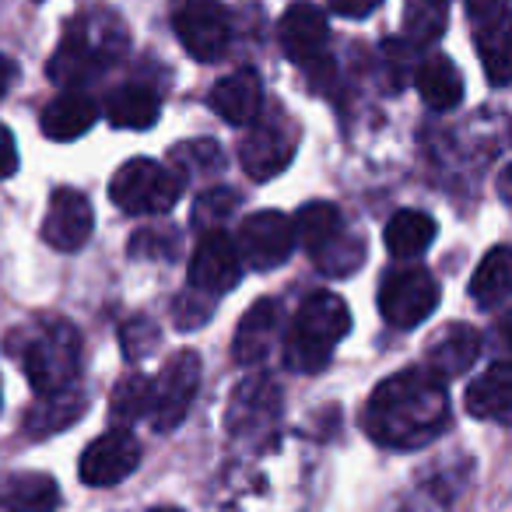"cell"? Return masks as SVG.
<instances>
[{"mask_svg": "<svg viewBox=\"0 0 512 512\" xmlns=\"http://www.w3.org/2000/svg\"><path fill=\"white\" fill-rule=\"evenodd\" d=\"M365 432L386 449H421L449 425L446 383L432 369H404L386 376L365 404Z\"/></svg>", "mask_w": 512, "mask_h": 512, "instance_id": "obj_1", "label": "cell"}, {"mask_svg": "<svg viewBox=\"0 0 512 512\" xmlns=\"http://www.w3.org/2000/svg\"><path fill=\"white\" fill-rule=\"evenodd\" d=\"M4 351L22 365L36 393H57L81 376V334L71 320L36 316L4 337Z\"/></svg>", "mask_w": 512, "mask_h": 512, "instance_id": "obj_2", "label": "cell"}, {"mask_svg": "<svg viewBox=\"0 0 512 512\" xmlns=\"http://www.w3.org/2000/svg\"><path fill=\"white\" fill-rule=\"evenodd\" d=\"M127 53V25L109 8H85L64 25L57 53L50 60V78L64 88L95 78Z\"/></svg>", "mask_w": 512, "mask_h": 512, "instance_id": "obj_3", "label": "cell"}, {"mask_svg": "<svg viewBox=\"0 0 512 512\" xmlns=\"http://www.w3.org/2000/svg\"><path fill=\"white\" fill-rule=\"evenodd\" d=\"M351 330V309L334 292H313L302 299L285 334V365L292 372H320L334 358L337 341Z\"/></svg>", "mask_w": 512, "mask_h": 512, "instance_id": "obj_4", "label": "cell"}, {"mask_svg": "<svg viewBox=\"0 0 512 512\" xmlns=\"http://www.w3.org/2000/svg\"><path fill=\"white\" fill-rule=\"evenodd\" d=\"M186 179L151 158H130L109 179V200L123 214H165L183 197Z\"/></svg>", "mask_w": 512, "mask_h": 512, "instance_id": "obj_5", "label": "cell"}, {"mask_svg": "<svg viewBox=\"0 0 512 512\" xmlns=\"http://www.w3.org/2000/svg\"><path fill=\"white\" fill-rule=\"evenodd\" d=\"M442 292L439 281L425 267H400L390 271L379 285V313L390 327L414 330L435 313Z\"/></svg>", "mask_w": 512, "mask_h": 512, "instance_id": "obj_6", "label": "cell"}, {"mask_svg": "<svg viewBox=\"0 0 512 512\" xmlns=\"http://www.w3.org/2000/svg\"><path fill=\"white\" fill-rule=\"evenodd\" d=\"M197 390H200V355L197 351H176L162 365L158 379H151V411H148L151 425L158 432H172L176 425H183Z\"/></svg>", "mask_w": 512, "mask_h": 512, "instance_id": "obj_7", "label": "cell"}, {"mask_svg": "<svg viewBox=\"0 0 512 512\" xmlns=\"http://www.w3.org/2000/svg\"><path fill=\"white\" fill-rule=\"evenodd\" d=\"M183 50L200 64H214L232 46V22L218 0H186L172 18Z\"/></svg>", "mask_w": 512, "mask_h": 512, "instance_id": "obj_8", "label": "cell"}, {"mask_svg": "<svg viewBox=\"0 0 512 512\" xmlns=\"http://www.w3.org/2000/svg\"><path fill=\"white\" fill-rule=\"evenodd\" d=\"M239 249L242 264L253 271H274L292 256L295 249V228L281 211H256L239 225Z\"/></svg>", "mask_w": 512, "mask_h": 512, "instance_id": "obj_9", "label": "cell"}, {"mask_svg": "<svg viewBox=\"0 0 512 512\" xmlns=\"http://www.w3.org/2000/svg\"><path fill=\"white\" fill-rule=\"evenodd\" d=\"M141 467V442L130 428H109L81 453L78 474L88 488H113Z\"/></svg>", "mask_w": 512, "mask_h": 512, "instance_id": "obj_10", "label": "cell"}, {"mask_svg": "<svg viewBox=\"0 0 512 512\" xmlns=\"http://www.w3.org/2000/svg\"><path fill=\"white\" fill-rule=\"evenodd\" d=\"M186 274H190V288L218 299V295L232 292V288L239 285L242 256L225 232H204L190 256V271Z\"/></svg>", "mask_w": 512, "mask_h": 512, "instance_id": "obj_11", "label": "cell"}, {"mask_svg": "<svg viewBox=\"0 0 512 512\" xmlns=\"http://www.w3.org/2000/svg\"><path fill=\"white\" fill-rule=\"evenodd\" d=\"M281 414V386L274 383L271 376H249L242 379L232 390V400H228V432L246 439V435H256L271 428Z\"/></svg>", "mask_w": 512, "mask_h": 512, "instance_id": "obj_12", "label": "cell"}, {"mask_svg": "<svg viewBox=\"0 0 512 512\" xmlns=\"http://www.w3.org/2000/svg\"><path fill=\"white\" fill-rule=\"evenodd\" d=\"M92 228H95V211L85 193L71 190V186L53 193L50 211H46V218H43V239L50 242L53 249H60V253H78V249L92 239Z\"/></svg>", "mask_w": 512, "mask_h": 512, "instance_id": "obj_13", "label": "cell"}, {"mask_svg": "<svg viewBox=\"0 0 512 512\" xmlns=\"http://www.w3.org/2000/svg\"><path fill=\"white\" fill-rule=\"evenodd\" d=\"M278 36H281V50L299 67L327 64L330 29H327L323 11H316L313 4H292V8L281 15Z\"/></svg>", "mask_w": 512, "mask_h": 512, "instance_id": "obj_14", "label": "cell"}, {"mask_svg": "<svg viewBox=\"0 0 512 512\" xmlns=\"http://www.w3.org/2000/svg\"><path fill=\"white\" fill-rule=\"evenodd\" d=\"M207 106L228 123V127H249V123L260 116L264 109V81L260 74L242 67V71H232L228 78H221L218 85L207 95Z\"/></svg>", "mask_w": 512, "mask_h": 512, "instance_id": "obj_15", "label": "cell"}, {"mask_svg": "<svg viewBox=\"0 0 512 512\" xmlns=\"http://www.w3.org/2000/svg\"><path fill=\"white\" fill-rule=\"evenodd\" d=\"M281 334V306L274 299H260L249 306V313L239 320L232 337L235 365H260L271 355L274 341Z\"/></svg>", "mask_w": 512, "mask_h": 512, "instance_id": "obj_16", "label": "cell"}, {"mask_svg": "<svg viewBox=\"0 0 512 512\" xmlns=\"http://www.w3.org/2000/svg\"><path fill=\"white\" fill-rule=\"evenodd\" d=\"M88 411V397L78 386H67L57 393H39L36 404L25 411L22 418V432L29 439H50V435L71 428L74 421H81V414Z\"/></svg>", "mask_w": 512, "mask_h": 512, "instance_id": "obj_17", "label": "cell"}, {"mask_svg": "<svg viewBox=\"0 0 512 512\" xmlns=\"http://www.w3.org/2000/svg\"><path fill=\"white\" fill-rule=\"evenodd\" d=\"M467 414L481 421H495V425H509L512 421V365L495 362L467 386Z\"/></svg>", "mask_w": 512, "mask_h": 512, "instance_id": "obj_18", "label": "cell"}, {"mask_svg": "<svg viewBox=\"0 0 512 512\" xmlns=\"http://www.w3.org/2000/svg\"><path fill=\"white\" fill-rule=\"evenodd\" d=\"M64 495L57 481L39 470H15L0 477V509L4 512H57Z\"/></svg>", "mask_w": 512, "mask_h": 512, "instance_id": "obj_19", "label": "cell"}, {"mask_svg": "<svg viewBox=\"0 0 512 512\" xmlns=\"http://www.w3.org/2000/svg\"><path fill=\"white\" fill-rule=\"evenodd\" d=\"M477 355H481V334L467 323H449L446 330L435 334L425 369H432L439 379H453L463 376L477 362Z\"/></svg>", "mask_w": 512, "mask_h": 512, "instance_id": "obj_20", "label": "cell"}, {"mask_svg": "<svg viewBox=\"0 0 512 512\" xmlns=\"http://www.w3.org/2000/svg\"><path fill=\"white\" fill-rule=\"evenodd\" d=\"M292 158H295V144L274 127L253 130V134H246V137H242V144H239L242 169H246V176L256 179V183H267V179H274L288 162H292Z\"/></svg>", "mask_w": 512, "mask_h": 512, "instance_id": "obj_21", "label": "cell"}, {"mask_svg": "<svg viewBox=\"0 0 512 512\" xmlns=\"http://www.w3.org/2000/svg\"><path fill=\"white\" fill-rule=\"evenodd\" d=\"M95 120H99V109L85 92H60L53 102H46L39 123L50 141H78L95 127Z\"/></svg>", "mask_w": 512, "mask_h": 512, "instance_id": "obj_22", "label": "cell"}, {"mask_svg": "<svg viewBox=\"0 0 512 512\" xmlns=\"http://www.w3.org/2000/svg\"><path fill=\"white\" fill-rule=\"evenodd\" d=\"M162 99L151 85H123L106 99V116L120 130H148L158 123Z\"/></svg>", "mask_w": 512, "mask_h": 512, "instance_id": "obj_23", "label": "cell"}, {"mask_svg": "<svg viewBox=\"0 0 512 512\" xmlns=\"http://www.w3.org/2000/svg\"><path fill=\"white\" fill-rule=\"evenodd\" d=\"M414 81H418L421 102H425L428 109H435V113H449V109H456L463 102V78L453 60L442 57V53L428 57L425 64L418 67V78Z\"/></svg>", "mask_w": 512, "mask_h": 512, "instance_id": "obj_24", "label": "cell"}, {"mask_svg": "<svg viewBox=\"0 0 512 512\" xmlns=\"http://www.w3.org/2000/svg\"><path fill=\"white\" fill-rule=\"evenodd\" d=\"M383 242H386V249H390V256H397V260H414V256H421L435 242V221L428 218L425 211H411V207L397 211L386 221Z\"/></svg>", "mask_w": 512, "mask_h": 512, "instance_id": "obj_25", "label": "cell"}, {"mask_svg": "<svg viewBox=\"0 0 512 512\" xmlns=\"http://www.w3.org/2000/svg\"><path fill=\"white\" fill-rule=\"evenodd\" d=\"M509 288H512V260L509 249L495 246L488 256L481 260V267L470 278V299L484 309H502L509 302Z\"/></svg>", "mask_w": 512, "mask_h": 512, "instance_id": "obj_26", "label": "cell"}, {"mask_svg": "<svg viewBox=\"0 0 512 512\" xmlns=\"http://www.w3.org/2000/svg\"><path fill=\"white\" fill-rule=\"evenodd\" d=\"M309 256H313V264L320 267L327 278H348V274H355L358 267L365 264V242L344 225L334 239H327Z\"/></svg>", "mask_w": 512, "mask_h": 512, "instance_id": "obj_27", "label": "cell"}, {"mask_svg": "<svg viewBox=\"0 0 512 512\" xmlns=\"http://www.w3.org/2000/svg\"><path fill=\"white\" fill-rule=\"evenodd\" d=\"M292 228H295V246L313 253V249H320L323 242L334 239V235L341 232L344 214L337 211L334 204H327V200H313V204H306L299 214H295Z\"/></svg>", "mask_w": 512, "mask_h": 512, "instance_id": "obj_28", "label": "cell"}, {"mask_svg": "<svg viewBox=\"0 0 512 512\" xmlns=\"http://www.w3.org/2000/svg\"><path fill=\"white\" fill-rule=\"evenodd\" d=\"M151 411V379L148 376H127L116 383L113 390V400H109V418H113V425L127 428L134 425V421L148 418Z\"/></svg>", "mask_w": 512, "mask_h": 512, "instance_id": "obj_29", "label": "cell"}, {"mask_svg": "<svg viewBox=\"0 0 512 512\" xmlns=\"http://www.w3.org/2000/svg\"><path fill=\"white\" fill-rule=\"evenodd\" d=\"M407 39L418 46H428L442 36L446 29V4L442 0H411L407 4V18H404Z\"/></svg>", "mask_w": 512, "mask_h": 512, "instance_id": "obj_30", "label": "cell"}, {"mask_svg": "<svg viewBox=\"0 0 512 512\" xmlns=\"http://www.w3.org/2000/svg\"><path fill=\"white\" fill-rule=\"evenodd\" d=\"M235 207H239V193L228 190V186H214V190L200 193L197 204H193V225L200 232H221Z\"/></svg>", "mask_w": 512, "mask_h": 512, "instance_id": "obj_31", "label": "cell"}, {"mask_svg": "<svg viewBox=\"0 0 512 512\" xmlns=\"http://www.w3.org/2000/svg\"><path fill=\"white\" fill-rule=\"evenodd\" d=\"M179 246H183V239H179L176 228H169V225L141 228V232L130 239V256H134V260H176Z\"/></svg>", "mask_w": 512, "mask_h": 512, "instance_id": "obj_32", "label": "cell"}, {"mask_svg": "<svg viewBox=\"0 0 512 512\" xmlns=\"http://www.w3.org/2000/svg\"><path fill=\"white\" fill-rule=\"evenodd\" d=\"M158 341H162V330H158V323L148 320V316H134V320H127L120 327V348H123V355H127V362H134V365L144 362V358L158 348Z\"/></svg>", "mask_w": 512, "mask_h": 512, "instance_id": "obj_33", "label": "cell"}, {"mask_svg": "<svg viewBox=\"0 0 512 512\" xmlns=\"http://www.w3.org/2000/svg\"><path fill=\"white\" fill-rule=\"evenodd\" d=\"M172 162H176V172L179 176H190V172H197V169H204V172H214V169H221V151H218V144L214 141H186V144H179V148H172Z\"/></svg>", "mask_w": 512, "mask_h": 512, "instance_id": "obj_34", "label": "cell"}, {"mask_svg": "<svg viewBox=\"0 0 512 512\" xmlns=\"http://www.w3.org/2000/svg\"><path fill=\"white\" fill-rule=\"evenodd\" d=\"M211 313H214V299L204 292H197V288H190V292L179 295V299L172 302V320H176L179 330L204 327V323L211 320Z\"/></svg>", "mask_w": 512, "mask_h": 512, "instance_id": "obj_35", "label": "cell"}, {"mask_svg": "<svg viewBox=\"0 0 512 512\" xmlns=\"http://www.w3.org/2000/svg\"><path fill=\"white\" fill-rule=\"evenodd\" d=\"M467 11L477 36L509 29V0H467Z\"/></svg>", "mask_w": 512, "mask_h": 512, "instance_id": "obj_36", "label": "cell"}, {"mask_svg": "<svg viewBox=\"0 0 512 512\" xmlns=\"http://www.w3.org/2000/svg\"><path fill=\"white\" fill-rule=\"evenodd\" d=\"M18 172V144L4 123H0V179H11Z\"/></svg>", "mask_w": 512, "mask_h": 512, "instance_id": "obj_37", "label": "cell"}, {"mask_svg": "<svg viewBox=\"0 0 512 512\" xmlns=\"http://www.w3.org/2000/svg\"><path fill=\"white\" fill-rule=\"evenodd\" d=\"M383 0H330V8L344 18H369Z\"/></svg>", "mask_w": 512, "mask_h": 512, "instance_id": "obj_38", "label": "cell"}, {"mask_svg": "<svg viewBox=\"0 0 512 512\" xmlns=\"http://www.w3.org/2000/svg\"><path fill=\"white\" fill-rule=\"evenodd\" d=\"M15 78H18L15 60H8V57H4V53H0V99L8 95V88L15 85Z\"/></svg>", "mask_w": 512, "mask_h": 512, "instance_id": "obj_39", "label": "cell"}, {"mask_svg": "<svg viewBox=\"0 0 512 512\" xmlns=\"http://www.w3.org/2000/svg\"><path fill=\"white\" fill-rule=\"evenodd\" d=\"M148 512H183V509H176V505H158V509H148Z\"/></svg>", "mask_w": 512, "mask_h": 512, "instance_id": "obj_40", "label": "cell"}]
</instances>
